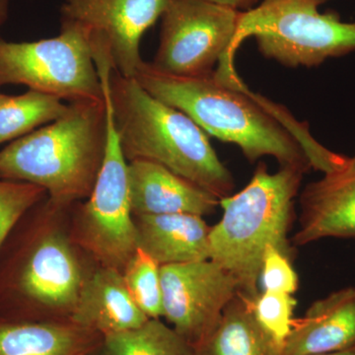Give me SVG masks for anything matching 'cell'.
<instances>
[{
    "instance_id": "6da1fadb",
    "label": "cell",
    "mask_w": 355,
    "mask_h": 355,
    "mask_svg": "<svg viewBox=\"0 0 355 355\" xmlns=\"http://www.w3.org/2000/svg\"><path fill=\"white\" fill-rule=\"evenodd\" d=\"M135 78L147 92L190 116L205 132L241 149L251 163L270 156L280 166L324 173L343 155L324 148L291 114L244 85L224 83L214 71L179 76L142 62Z\"/></svg>"
},
{
    "instance_id": "7a4b0ae2",
    "label": "cell",
    "mask_w": 355,
    "mask_h": 355,
    "mask_svg": "<svg viewBox=\"0 0 355 355\" xmlns=\"http://www.w3.org/2000/svg\"><path fill=\"white\" fill-rule=\"evenodd\" d=\"M94 60L128 162L158 163L219 200L232 193V174L202 128L147 92L137 79L116 72L104 55H95Z\"/></svg>"
},
{
    "instance_id": "3957f363",
    "label": "cell",
    "mask_w": 355,
    "mask_h": 355,
    "mask_svg": "<svg viewBox=\"0 0 355 355\" xmlns=\"http://www.w3.org/2000/svg\"><path fill=\"white\" fill-rule=\"evenodd\" d=\"M107 128L105 96L69 103L58 120L0 150V178L44 189L55 207L88 198L104 160Z\"/></svg>"
},
{
    "instance_id": "277c9868",
    "label": "cell",
    "mask_w": 355,
    "mask_h": 355,
    "mask_svg": "<svg viewBox=\"0 0 355 355\" xmlns=\"http://www.w3.org/2000/svg\"><path fill=\"white\" fill-rule=\"evenodd\" d=\"M305 174L292 166H280L279 171L270 173L261 163L246 187L220 200L223 214L210 229L209 260L230 272L240 293L248 297L260 293L266 247L277 248L293 260L289 232Z\"/></svg>"
},
{
    "instance_id": "5b68a950",
    "label": "cell",
    "mask_w": 355,
    "mask_h": 355,
    "mask_svg": "<svg viewBox=\"0 0 355 355\" xmlns=\"http://www.w3.org/2000/svg\"><path fill=\"white\" fill-rule=\"evenodd\" d=\"M322 0H261L258 6L241 11L237 30L220 73H237L238 48L250 37L270 60L288 67H313L329 58L355 51V22H345L335 12L322 13Z\"/></svg>"
},
{
    "instance_id": "8992f818",
    "label": "cell",
    "mask_w": 355,
    "mask_h": 355,
    "mask_svg": "<svg viewBox=\"0 0 355 355\" xmlns=\"http://www.w3.org/2000/svg\"><path fill=\"white\" fill-rule=\"evenodd\" d=\"M92 53L88 35L64 21L53 38L0 40V87L20 84L62 101H101L104 91Z\"/></svg>"
},
{
    "instance_id": "52a82bcc",
    "label": "cell",
    "mask_w": 355,
    "mask_h": 355,
    "mask_svg": "<svg viewBox=\"0 0 355 355\" xmlns=\"http://www.w3.org/2000/svg\"><path fill=\"white\" fill-rule=\"evenodd\" d=\"M104 96L108 121L106 150L94 188L79 214L78 235L102 266L123 273L139 247L130 205L128 162L105 91Z\"/></svg>"
},
{
    "instance_id": "ba28073f",
    "label": "cell",
    "mask_w": 355,
    "mask_h": 355,
    "mask_svg": "<svg viewBox=\"0 0 355 355\" xmlns=\"http://www.w3.org/2000/svg\"><path fill=\"white\" fill-rule=\"evenodd\" d=\"M241 11L202 1L171 0L161 25L160 43L153 62L161 71L202 76L225 62Z\"/></svg>"
},
{
    "instance_id": "9c48e42d",
    "label": "cell",
    "mask_w": 355,
    "mask_h": 355,
    "mask_svg": "<svg viewBox=\"0 0 355 355\" xmlns=\"http://www.w3.org/2000/svg\"><path fill=\"white\" fill-rule=\"evenodd\" d=\"M171 0H64L62 21L88 35L91 48L108 55L114 70L135 78L144 62L140 44Z\"/></svg>"
},
{
    "instance_id": "30bf717a",
    "label": "cell",
    "mask_w": 355,
    "mask_h": 355,
    "mask_svg": "<svg viewBox=\"0 0 355 355\" xmlns=\"http://www.w3.org/2000/svg\"><path fill=\"white\" fill-rule=\"evenodd\" d=\"M164 317L197 347L239 293L237 280L211 260L160 266Z\"/></svg>"
},
{
    "instance_id": "8fae6325",
    "label": "cell",
    "mask_w": 355,
    "mask_h": 355,
    "mask_svg": "<svg viewBox=\"0 0 355 355\" xmlns=\"http://www.w3.org/2000/svg\"><path fill=\"white\" fill-rule=\"evenodd\" d=\"M292 246L326 239H355V154L340 167L306 184Z\"/></svg>"
},
{
    "instance_id": "7c38bea8",
    "label": "cell",
    "mask_w": 355,
    "mask_h": 355,
    "mask_svg": "<svg viewBox=\"0 0 355 355\" xmlns=\"http://www.w3.org/2000/svg\"><path fill=\"white\" fill-rule=\"evenodd\" d=\"M130 205L133 216L216 212L220 200L209 191L148 160L128 162Z\"/></svg>"
},
{
    "instance_id": "4fadbf2b",
    "label": "cell",
    "mask_w": 355,
    "mask_h": 355,
    "mask_svg": "<svg viewBox=\"0 0 355 355\" xmlns=\"http://www.w3.org/2000/svg\"><path fill=\"white\" fill-rule=\"evenodd\" d=\"M355 345V286L331 292L314 301L294 320L284 355L326 354Z\"/></svg>"
},
{
    "instance_id": "5bb4252c",
    "label": "cell",
    "mask_w": 355,
    "mask_h": 355,
    "mask_svg": "<svg viewBox=\"0 0 355 355\" xmlns=\"http://www.w3.org/2000/svg\"><path fill=\"white\" fill-rule=\"evenodd\" d=\"M150 319L137 307L123 273L102 266L85 280L70 322L103 336L139 328Z\"/></svg>"
},
{
    "instance_id": "9a60e30c",
    "label": "cell",
    "mask_w": 355,
    "mask_h": 355,
    "mask_svg": "<svg viewBox=\"0 0 355 355\" xmlns=\"http://www.w3.org/2000/svg\"><path fill=\"white\" fill-rule=\"evenodd\" d=\"M137 247L159 266L209 260L210 226L190 214L133 216Z\"/></svg>"
},
{
    "instance_id": "2e32d148",
    "label": "cell",
    "mask_w": 355,
    "mask_h": 355,
    "mask_svg": "<svg viewBox=\"0 0 355 355\" xmlns=\"http://www.w3.org/2000/svg\"><path fill=\"white\" fill-rule=\"evenodd\" d=\"M104 336L76 324L0 319V355H86Z\"/></svg>"
},
{
    "instance_id": "e0dca14e",
    "label": "cell",
    "mask_w": 355,
    "mask_h": 355,
    "mask_svg": "<svg viewBox=\"0 0 355 355\" xmlns=\"http://www.w3.org/2000/svg\"><path fill=\"white\" fill-rule=\"evenodd\" d=\"M196 355H284V349L259 324L251 298L242 293L227 305Z\"/></svg>"
},
{
    "instance_id": "ac0fdd59",
    "label": "cell",
    "mask_w": 355,
    "mask_h": 355,
    "mask_svg": "<svg viewBox=\"0 0 355 355\" xmlns=\"http://www.w3.org/2000/svg\"><path fill=\"white\" fill-rule=\"evenodd\" d=\"M69 104L29 89L17 96H0V144L20 139L65 114Z\"/></svg>"
},
{
    "instance_id": "d6986e66",
    "label": "cell",
    "mask_w": 355,
    "mask_h": 355,
    "mask_svg": "<svg viewBox=\"0 0 355 355\" xmlns=\"http://www.w3.org/2000/svg\"><path fill=\"white\" fill-rule=\"evenodd\" d=\"M107 355H196L190 343L159 319H148L139 328L105 336Z\"/></svg>"
},
{
    "instance_id": "ffe728a7",
    "label": "cell",
    "mask_w": 355,
    "mask_h": 355,
    "mask_svg": "<svg viewBox=\"0 0 355 355\" xmlns=\"http://www.w3.org/2000/svg\"><path fill=\"white\" fill-rule=\"evenodd\" d=\"M132 300L147 317H164L160 266L148 254L137 249L123 272Z\"/></svg>"
},
{
    "instance_id": "44dd1931",
    "label": "cell",
    "mask_w": 355,
    "mask_h": 355,
    "mask_svg": "<svg viewBox=\"0 0 355 355\" xmlns=\"http://www.w3.org/2000/svg\"><path fill=\"white\" fill-rule=\"evenodd\" d=\"M296 299L284 292L261 291L251 298V308L257 322L284 349L294 322Z\"/></svg>"
},
{
    "instance_id": "7402d4cb",
    "label": "cell",
    "mask_w": 355,
    "mask_h": 355,
    "mask_svg": "<svg viewBox=\"0 0 355 355\" xmlns=\"http://www.w3.org/2000/svg\"><path fill=\"white\" fill-rule=\"evenodd\" d=\"M46 195L35 184L0 178V250L18 222Z\"/></svg>"
},
{
    "instance_id": "603a6c76",
    "label": "cell",
    "mask_w": 355,
    "mask_h": 355,
    "mask_svg": "<svg viewBox=\"0 0 355 355\" xmlns=\"http://www.w3.org/2000/svg\"><path fill=\"white\" fill-rule=\"evenodd\" d=\"M292 259L273 246L266 247L261 261V291L284 292L293 295L297 291L299 279Z\"/></svg>"
},
{
    "instance_id": "cb8c5ba5",
    "label": "cell",
    "mask_w": 355,
    "mask_h": 355,
    "mask_svg": "<svg viewBox=\"0 0 355 355\" xmlns=\"http://www.w3.org/2000/svg\"><path fill=\"white\" fill-rule=\"evenodd\" d=\"M202 1L228 7V8L235 9V10L238 11H247L253 8L258 3L259 0H202Z\"/></svg>"
},
{
    "instance_id": "d4e9b609",
    "label": "cell",
    "mask_w": 355,
    "mask_h": 355,
    "mask_svg": "<svg viewBox=\"0 0 355 355\" xmlns=\"http://www.w3.org/2000/svg\"><path fill=\"white\" fill-rule=\"evenodd\" d=\"M9 13V0H0V29L6 22ZM2 93H0V96Z\"/></svg>"
},
{
    "instance_id": "484cf974",
    "label": "cell",
    "mask_w": 355,
    "mask_h": 355,
    "mask_svg": "<svg viewBox=\"0 0 355 355\" xmlns=\"http://www.w3.org/2000/svg\"><path fill=\"white\" fill-rule=\"evenodd\" d=\"M311 355H355V345L349 349L338 350V352H326V354H311Z\"/></svg>"
},
{
    "instance_id": "4316f807",
    "label": "cell",
    "mask_w": 355,
    "mask_h": 355,
    "mask_svg": "<svg viewBox=\"0 0 355 355\" xmlns=\"http://www.w3.org/2000/svg\"><path fill=\"white\" fill-rule=\"evenodd\" d=\"M86 355H107L106 352H105L104 347L103 345L100 349L94 350V352H90V354Z\"/></svg>"
},
{
    "instance_id": "83f0119b",
    "label": "cell",
    "mask_w": 355,
    "mask_h": 355,
    "mask_svg": "<svg viewBox=\"0 0 355 355\" xmlns=\"http://www.w3.org/2000/svg\"><path fill=\"white\" fill-rule=\"evenodd\" d=\"M322 1H324V0H322Z\"/></svg>"
}]
</instances>
